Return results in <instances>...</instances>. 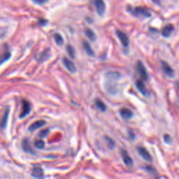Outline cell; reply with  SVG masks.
<instances>
[{
	"label": "cell",
	"mask_w": 179,
	"mask_h": 179,
	"mask_svg": "<svg viewBox=\"0 0 179 179\" xmlns=\"http://www.w3.org/2000/svg\"><path fill=\"white\" fill-rule=\"evenodd\" d=\"M136 67L137 72H138L139 75L140 76L142 79H144L145 80H147V78H148V73H147L146 69L145 67V66L143 65V63H142L141 61H138L136 63Z\"/></svg>",
	"instance_id": "cell-1"
},
{
	"label": "cell",
	"mask_w": 179,
	"mask_h": 179,
	"mask_svg": "<svg viewBox=\"0 0 179 179\" xmlns=\"http://www.w3.org/2000/svg\"><path fill=\"white\" fill-rule=\"evenodd\" d=\"M93 3H94L97 13L99 16H102L106 10V5H105L104 2L103 0H93Z\"/></svg>",
	"instance_id": "cell-2"
},
{
	"label": "cell",
	"mask_w": 179,
	"mask_h": 179,
	"mask_svg": "<svg viewBox=\"0 0 179 179\" xmlns=\"http://www.w3.org/2000/svg\"><path fill=\"white\" fill-rule=\"evenodd\" d=\"M132 13L135 16L137 17H144V18H148L151 16V13L148 10L143 7H137L134 9Z\"/></svg>",
	"instance_id": "cell-3"
},
{
	"label": "cell",
	"mask_w": 179,
	"mask_h": 179,
	"mask_svg": "<svg viewBox=\"0 0 179 179\" xmlns=\"http://www.w3.org/2000/svg\"><path fill=\"white\" fill-rule=\"evenodd\" d=\"M137 151H138L139 155L142 157V158H143L144 160H146L147 162H151L153 160V158H152V156L150 153H149L144 147L139 146L138 148H137Z\"/></svg>",
	"instance_id": "cell-4"
},
{
	"label": "cell",
	"mask_w": 179,
	"mask_h": 179,
	"mask_svg": "<svg viewBox=\"0 0 179 179\" xmlns=\"http://www.w3.org/2000/svg\"><path fill=\"white\" fill-rule=\"evenodd\" d=\"M161 65H162V68L164 72H165V74L168 77L173 78V76H174V75H175L174 70H173V69L169 65V64L167 62H165V61H162V62H161Z\"/></svg>",
	"instance_id": "cell-5"
},
{
	"label": "cell",
	"mask_w": 179,
	"mask_h": 179,
	"mask_svg": "<svg viewBox=\"0 0 179 179\" xmlns=\"http://www.w3.org/2000/svg\"><path fill=\"white\" fill-rule=\"evenodd\" d=\"M116 34H117V37H118V39H119V40L121 41L122 45L125 46V47H127V46H128V45H129V38H128V36H127V34L121 30H117Z\"/></svg>",
	"instance_id": "cell-6"
},
{
	"label": "cell",
	"mask_w": 179,
	"mask_h": 179,
	"mask_svg": "<svg viewBox=\"0 0 179 179\" xmlns=\"http://www.w3.org/2000/svg\"><path fill=\"white\" fill-rule=\"evenodd\" d=\"M121 156L125 165L128 166V167H132L133 166V160H132L130 155H129V153L125 150H122Z\"/></svg>",
	"instance_id": "cell-7"
},
{
	"label": "cell",
	"mask_w": 179,
	"mask_h": 179,
	"mask_svg": "<svg viewBox=\"0 0 179 179\" xmlns=\"http://www.w3.org/2000/svg\"><path fill=\"white\" fill-rule=\"evenodd\" d=\"M22 103H23V109H22V112L20 117H21V118H23V117H24L28 116L29 113H30L32 107L30 103L26 101V100H23Z\"/></svg>",
	"instance_id": "cell-8"
},
{
	"label": "cell",
	"mask_w": 179,
	"mask_h": 179,
	"mask_svg": "<svg viewBox=\"0 0 179 179\" xmlns=\"http://www.w3.org/2000/svg\"><path fill=\"white\" fill-rule=\"evenodd\" d=\"M63 64L65 66V67L67 68V69L72 73H74L76 72V67L74 64H73L72 61L69 60L67 58H63Z\"/></svg>",
	"instance_id": "cell-9"
},
{
	"label": "cell",
	"mask_w": 179,
	"mask_h": 179,
	"mask_svg": "<svg viewBox=\"0 0 179 179\" xmlns=\"http://www.w3.org/2000/svg\"><path fill=\"white\" fill-rule=\"evenodd\" d=\"M120 115H121L122 118L125 120H129L133 116V113L130 109H127V108H123L120 110Z\"/></svg>",
	"instance_id": "cell-10"
},
{
	"label": "cell",
	"mask_w": 179,
	"mask_h": 179,
	"mask_svg": "<svg viewBox=\"0 0 179 179\" xmlns=\"http://www.w3.org/2000/svg\"><path fill=\"white\" fill-rule=\"evenodd\" d=\"M136 86L137 88V89L139 90V91L140 92L142 95H144V96H148V95H149L148 90L146 89L145 85L144 84V83L142 82L141 80H136Z\"/></svg>",
	"instance_id": "cell-11"
},
{
	"label": "cell",
	"mask_w": 179,
	"mask_h": 179,
	"mask_svg": "<svg viewBox=\"0 0 179 179\" xmlns=\"http://www.w3.org/2000/svg\"><path fill=\"white\" fill-rule=\"evenodd\" d=\"M45 124H46V122L43 121V120L35 121L29 127V130L30 132H34L37 129L41 128V127H42L43 126L45 125Z\"/></svg>",
	"instance_id": "cell-12"
},
{
	"label": "cell",
	"mask_w": 179,
	"mask_h": 179,
	"mask_svg": "<svg viewBox=\"0 0 179 179\" xmlns=\"http://www.w3.org/2000/svg\"><path fill=\"white\" fill-rule=\"evenodd\" d=\"M173 29H174V28H173V24H166L165 28H163L162 31V36H165V37H169V36H170L171 33L173 32Z\"/></svg>",
	"instance_id": "cell-13"
},
{
	"label": "cell",
	"mask_w": 179,
	"mask_h": 179,
	"mask_svg": "<svg viewBox=\"0 0 179 179\" xmlns=\"http://www.w3.org/2000/svg\"><path fill=\"white\" fill-rule=\"evenodd\" d=\"M32 176L34 178H42L44 177L43 171L41 167H36L34 168L32 171Z\"/></svg>",
	"instance_id": "cell-14"
},
{
	"label": "cell",
	"mask_w": 179,
	"mask_h": 179,
	"mask_svg": "<svg viewBox=\"0 0 179 179\" xmlns=\"http://www.w3.org/2000/svg\"><path fill=\"white\" fill-rule=\"evenodd\" d=\"M83 46L84 50H85V52L87 53V54L90 57H94L95 56V53L93 51L92 48H91V46L89 43H88L87 41H83Z\"/></svg>",
	"instance_id": "cell-15"
},
{
	"label": "cell",
	"mask_w": 179,
	"mask_h": 179,
	"mask_svg": "<svg viewBox=\"0 0 179 179\" xmlns=\"http://www.w3.org/2000/svg\"><path fill=\"white\" fill-rule=\"evenodd\" d=\"M9 110H7L6 111H5L3 117H2L1 120V122H0V127H1V128L2 129H4L5 128H6L7 122H8V119H9Z\"/></svg>",
	"instance_id": "cell-16"
},
{
	"label": "cell",
	"mask_w": 179,
	"mask_h": 179,
	"mask_svg": "<svg viewBox=\"0 0 179 179\" xmlns=\"http://www.w3.org/2000/svg\"><path fill=\"white\" fill-rule=\"evenodd\" d=\"M95 104L96 105V106L101 111H105L106 110V104L103 102L101 99H96L95 101Z\"/></svg>",
	"instance_id": "cell-17"
},
{
	"label": "cell",
	"mask_w": 179,
	"mask_h": 179,
	"mask_svg": "<svg viewBox=\"0 0 179 179\" xmlns=\"http://www.w3.org/2000/svg\"><path fill=\"white\" fill-rule=\"evenodd\" d=\"M85 35L87 36V37L90 39V40L92 41H96V39H97V36H96V34L93 32L91 29H89V28H87L85 29Z\"/></svg>",
	"instance_id": "cell-18"
},
{
	"label": "cell",
	"mask_w": 179,
	"mask_h": 179,
	"mask_svg": "<svg viewBox=\"0 0 179 179\" xmlns=\"http://www.w3.org/2000/svg\"><path fill=\"white\" fill-rule=\"evenodd\" d=\"M23 148L24 151L27 152V153H32V154L34 153L32 148H31L30 144H29V141L27 140V139H24L23 142Z\"/></svg>",
	"instance_id": "cell-19"
},
{
	"label": "cell",
	"mask_w": 179,
	"mask_h": 179,
	"mask_svg": "<svg viewBox=\"0 0 179 179\" xmlns=\"http://www.w3.org/2000/svg\"><path fill=\"white\" fill-rule=\"evenodd\" d=\"M11 57V54L9 52H6L5 53H4L3 55L1 56V58H0V65H2V64L4 63L5 62H6L7 60H9Z\"/></svg>",
	"instance_id": "cell-20"
},
{
	"label": "cell",
	"mask_w": 179,
	"mask_h": 179,
	"mask_svg": "<svg viewBox=\"0 0 179 179\" xmlns=\"http://www.w3.org/2000/svg\"><path fill=\"white\" fill-rule=\"evenodd\" d=\"M54 38H55L56 43H57L58 46L62 45L64 43V39L62 38V36H61L60 34H55V36H54Z\"/></svg>",
	"instance_id": "cell-21"
},
{
	"label": "cell",
	"mask_w": 179,
	"mask_h": 179,
	"mask_svg": "<svg viewBox=\"0 0 179 179\" xmlns=\"http://www.w3.org/2000/svg\"><path fill=\"white\" fill-rule=\"evenodd\" d=\"M67 51L69 54V55L72 58H75V51L74 49L72 47L71 45H68L67 46Z\"/></svg>",
	"instance_id": "cell-22"
},
{
	"label": "cell",
	"mask_w": 179,
	"mask_h": 179,
	"mask_svg": "<svg viewBox=\"0 0 179 179\" xmlns=\"http://www.w3.org/2000/svg\"><path fill=\"white\" fill-rule=\"evenodd\" d=\"M34 146H35L36 148L42 149L44 148V146H45V143H44V141L43 140H37L34 142Z\"/></svg>",
	"instance_id": "cell-23"
},
{
	"label": "cell",
	"mask_w": 179,
	"mask_h": 179,
	"mask_svg": "<svg viewBox=\"0 0 179 179\" xmlns=\"http://www.w3.org/2000/svg\"><path fill=\"white\" fill-rule=\"evenodd\" d=\"M48 50H45L43 51V52L40 54V56H39V60H46V59H47L48 58Z\"/></svg>",
	"instance_id": "cell-24"
},
{
	"label": "cell",
	"mask_w": 179,
	"mask_h": 179,
	"mask_svg": "<svg viewBox=\"0 0 179 179\" xmlns=\"http://www.w3.org/2000/svg\"><path fill=\"white\" fill-rule=\"evenodd\" d=\"M105 139H106V141L107 142L108 145H109V148L111 149L114 148V147L115 146V142L113 141V139L109 138V137H108V136H105Z\"/></svg>",
	"instance_id": "cell-25"
},
{
	"label": "cell",
	"mask_w": 179,
	"mask_h": 179,
	"mask_svg": "<svg viewBox=\"0 0 179 179\" xmlns=\"http://www.w3.org/2000/svg\"><path fill=\"white\" fill-rule=\"evenodd\" d=\"M49 129H43V130L41 131L40 133H39V136H40L41 138H45V137L47 136L49 134Z\"/></svg>",
	"instance_id": "cell-26"
},
{
	"label": "cell",
	"mask_w": 179,
	"mask_h": 179,
	"mask_svg": "<svg viewBox=\"0 0 179 179\" xmlns=\"http://www.w3.org/2000/svg\"><path fill=\"white\" fill-rule=\"evenodd\" d=\"M164 140H165V142H166V144H170L171 142V136L168 134H165L164 136Z\"/></svg>",
	"instance_id": "cell-27"
},
{
	"label": "cell",
	"mask_w": 179,
	"mask_h": 179,
	"mask_svg": "<svg viewBox=\"0 0 179 179\" xmlns=\"http://www.w3.org/2000/svg\"><path fill=\"white\" fill-rule=\"evenodd\" d=\"M33 1L35 2L36 4H43L44 3H46L47 2V0H33Z\"/></svg>",
	"instance_id": "cell-28"
},
{
	"label": "cell",
	"mask_w": 179,
	"mask_h": 179,
	"mask_svg": "<svg viewBox=\"0 0 179 179\" xmlns=\"http://www.w3.org/2000/svg\"><path fill=\"white\" fill-rule=\"evenodd\" d=\"M152 1H153L154 3H155V4H158L159 2H160V0H152Z\"/></svg>",
	"instance_id": "cell-29"
},
{
	"label": "cell",
	"mask_w": 179,
	"mask_h": 179,
	"mask_svg": "<svg viewBox=\"0 0 179 179\" xmlns=\"http://www.w3.org/2000/svg\"><path fill=\"white\" fill-rule=\"evenodd\" d=\"M176 86L177 87V88H178V90H179V81H177L176 83Z\"/></svg>",
	"instance_id": "cell-30"
}]
</instances>
